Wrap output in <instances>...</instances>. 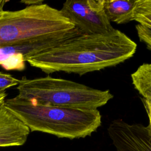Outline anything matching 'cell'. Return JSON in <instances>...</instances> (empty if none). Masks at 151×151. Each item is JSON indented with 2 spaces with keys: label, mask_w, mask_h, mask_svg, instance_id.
Segmentation results:
<instances>
[{
  "label": "cell",
  "mask_w": 151,
  "mask_h": 151,
  "mask_svg": "<svg viewBox=\"0 0 151 151\" xmlns=\"http://www.w3.org/2000/svg\"><path fill=\"white\" fill-rule=\"evenodd\" d=\"M136 49L134 41L114 28L104 34L71 37L27 62L46 74L62 71L83 76L124 63Z\"/></svg>",
  "instance_id": "cell-1"
},
{
  "label": "cell",
  "mask_w": 151,
  "mask_h": 151,
  "mask_svg": "<svg viewBox=\"0 0 151 151\" xmlns=\"http://www.w3.org/2000/svg\"><path fill=\"white\" fill-rule=\"evenodd\" d=\"M6 106L30 130L70 139L84 138L101 124L98 109L55 106L17 96L5 100Z\"/></svg>",
  "instance_id": "cell-2"
},
{
  "label": "cell",
  "mask_w": 151,
  "mask_h": 151,
  "mask_svg": "<svg viewBox=\"0 0 151 151\" xmlns=\"http://www.w3.org/2000/svg\"><path fill=\"white\" fill-rule=\"evenodd\" d=\"M8 1H0V44H11L38 38L74 37L82 33L60 10L47 4L4 11Z\"/></svg>",
  "instance_id": "cell-3"
},
{
  "label": "cell",
  "mask_w": 151,
  "mask_h": 151,
  "mask_svg": "<svg viewBox=\"0 0 151 151\" xmlns=\"http://www.w3.org/2000/svg\"><path fill=\"white\" fill-rule=\"evenodd\" d=\"M17 89V96L20 99L69 108L97 109L113 98L109 90L96 89L50 76L34 79L22 77Z\"/></svg>",
  "instance_id": "cell-4"
},
{
  "label": "cell",
  "mask_w": 151,
  "mask_h": 151,
  "mask_svg": "<svg viewBox=\"0 0 151 151\" xmlns=\"http://www.w3.org/2000/svg\"><path fill=\"white\" fill-rule=\"evenodd\" d=\"M60 10L82 34H104L114 29L105 14L103 0H68Z\"/></svg>",
  "instance_id": "cell-5"
},
{
  "label": "cell",
  "mask_w": 151,
  "mask_h": 151,
  "mask_svg": "<svg viewBox=\"0 0 151 151\" xmlns=\"http://www.w3.org/2000/svg\"><path fill=\"white\" fill-rule=\"evenodd\" d=\"M71 37H73L54 36L19 43L0 44V65L6 71H23L25 68V62L29 58Z\"/></svg>",
  "instance_id": "cell-6"
},
{
  "label": "cell",
  "mask_w": 151,
  "mask_h": 151,
  "mask_svg": "<svg viewBox=\"0 0 151 151\" xmlns=\"http://www.w3.org/2000/svg\"><path fill=\"white\" fill-rule=\"evenodd\" d=\"M107 132L117 151H151L147 130L142 124L118 119L110 123Z\"/></svg>",
  "instance_id": "cell-7"
},
{
  "label": "cell",
  "mask_w": 151,
  "mask_h": 151,
  "mask_svg": "<svg viewBox=\"0 0 151 151\" xmlns=\"http://www.w3.org/2000/svg\"><path fill=\"white\" fill-rule=\"evenodd\" d=\"M4 102L0 104V147L22 146L26 142L30 130Z\"/></svg>",
  "instance_id": "cell-8"
},
{
  "label": "cell",
  "mask_w": 151,
  "mask_h": 151,
  "mask_svg": "<svg viewBox=\"0 0 151 151\" xmlns=\"http://www.w3.org/2000/svg\"><path fill=\"white\" fill-rule=\"evenodd\" d=\"M136 0H103L105 14L110 22L117 24L133 21V13Z\"/></svg>",
  "instance_id": "cell-9"
},
{
  "label": "cell",
  "mask_w": 151,
  "mask_h": 151,
  "mask_svg": "<svg viewBox=\"0 0 151 151\" xmlns=\"http://www.w3.org/2000/svg\"><path fill=\"white\" fill-rule=\"evenodd\" d=\"M134 88L142 96H151V63H143L131 74Z\"/></svg>",
  "instance_id": "cell-10"
},
{
  "label": "cell",
  "mask_w": 151,
  "mask_h": 151,
  "mask_svg": "<svg viewBox=\"0 0 151 151\" xmlns=\"http://www.w3.org/2000/svg\"><path fill=\"white\" fill-rule=\"evenodd\" d=\"M133 21L151 28V0H136Z\"/></svg>",
  "instance_id": "cell-11"
},
{
  "label": "cell",
  "mask_w": 151,
  "mask_h": 151,
  "mask_svg": "<svg viewBox=\"0 0 151 151\" xmlns=\"http://www.w3.org/2000/svg\"><path fill=\"white\" fill-rule=\"evenodd\" d=\"M135 27L140 41L144 43L149 50H151V28L139 24L136 25Z\"/></svg>",
  "instance_id": "cell-12"
},
{
  "label": "cell",
  "mask_w": 151,
  "mask_h": 151,
  "mask_svg": "<svg viewBox=\"0 0 151 151\" xmlns=\"http://www.w3.org/2000/svg\"><path fill=\"white\" fill-rule=\"evenodd\" d=\"M19 80L11 74L0 71V91H5L6 89L16 85L18 86Z\"/></svg>",
  "instance_id": "cell-13"
},
{
  "label": "cell",
  "mask_w": 151,
  "mask_h": 151,
  "mask_svg": "<svg viewBox=\"0 0 151 151\" xmlns=\"http://www.w3.org/2000/svg\"><path fill=\"white\" fill-rule=\"evenodd\" d=\"M142 101L146 111L149 117V124L146 126L148 134L151 142V96H147L145 97H142Z\"/></svg>",
  "instance_id": "cell-14"
},
{
  "label": "cell",
  "mask_w": 151,
  "mask_h": 151,
  "mask_svg": "<svg viewBox=\"0 0 151 151\" xmlns=\"http://www.w3.org/2000/svg\"><path fill=\"white\" fill-rule=\"evenodd\" d=\"M43 0H24L20 1V2L26 5L27 6L41 5L43 4Z\"/></svg>",
  "instance_id": "cell-15"
},
{
  "label": "cell",
  "mask_w": 151,
  "mask_h": 151,
  "mask_svg": "<svg viewBox=\"0 0 151 151\" xmlns=\"http://www.w3.org/2000/svg\"><path fill=\"white\" fill-rule=\"evenodd\" d=\"M7 96V93L5 91H0V104L3 103L5 101L6 97Z\"/></svg>",
  "instance_id": "cell-16"
}]
</instances>
